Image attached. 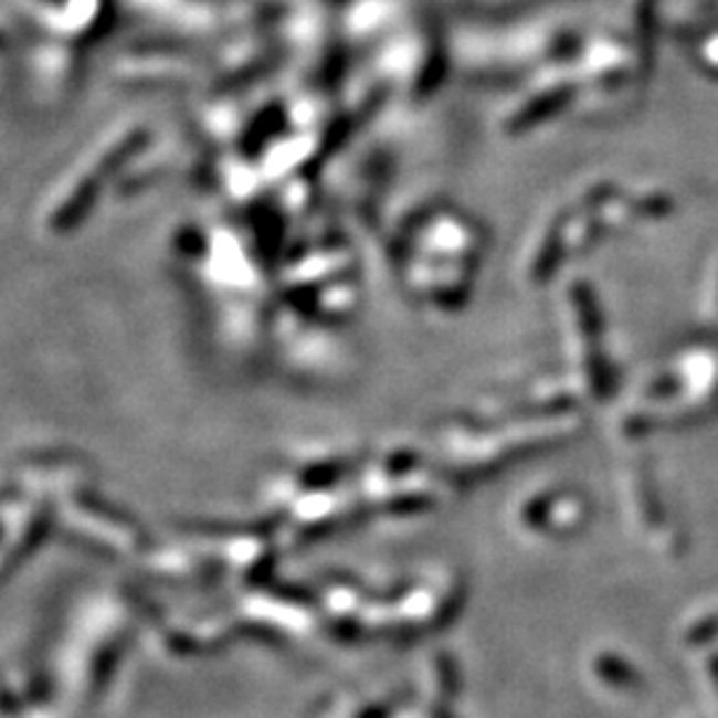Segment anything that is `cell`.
Segmentation results:
<instances>
[]
</instances>
